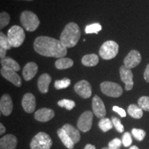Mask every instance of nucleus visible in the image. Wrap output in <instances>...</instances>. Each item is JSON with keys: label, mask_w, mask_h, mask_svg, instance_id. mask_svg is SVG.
Returning <instances> with one entry per match:
<instances>
[{"label": "nucleus", "mask_w": 149, "mask_h": 149, "mask_svg": "<svg viewBox=\"0 0 149 149\" xmlns=\"http://www.w3.org/2000/svg\"><path fill=\"white\" fill-rule=\"evenodd\" d=\"M81 31L79 26L74 22L68 24L60 35V42L65 47L72 48L79 42Z\"/></svg>", "instance_id": "nucleus-2"}, {"label": "nucleus", "mask_w": 149, "mask_h": 149, "mask_svg": "<svg viewBox=\"0 0 149 149\" xmlns=\"http://www.w3.org/2000/svg\"><path fill=\"white\" fill-rule=\"evenodd\" d=\"M38 66L35 62H29L23 70V77L26 81H30L36 75Z\"/></svg>", "instance_id": "nucleus-18"}, {"label": "nucleus", "mask_w": 149, "mask_h": 149, "mask_svg": "<svg viewBox=\"0 0 149 149\" xmlns=\"http://www.w3.org/2000/svg\"><path fill=\"white\" fill-rule=\"evenodd\" d=\"M0 128H1V130H0V134H1V135H2L3 133H5V131H6V128L4 127V126L2 124H0Z\"/></svg>", "instance_id": "nucleus-40"}, {"label": "nucleus", "mask_w": 149, "mask_h": 149, "mask_svg": "<svg viewBox=\"0 0 149 149\" xmlns=\"http://www.w3.org/2000/svg\"><path fill=\"white\" fill-rule=\"evenodd\" d=\"M74 91L82 98L88 99L92 95V88L91 84L86 80H81L74 85Z\"/></svg>", "instance_id": "nucleus-10"}, {"label": "nucleus", "mask_w": 149, "mask_h": 149, "mask_svg": "<svg viewBox=\"0 0 149 149\" xmlns=\"http://www.w3.org/2000/svg\"><path fill=\"white\" fill-rule=\"evenodd\" d=\"M119 45L114 41H107L104 42L100 48V57L104 59H111L115 57L118 53Z\"/></svg>", "instance_id": "nucleus-6"}, {"label": "nucleus", "mask_w": 149, "mask_h": 149, "mask_svg": "<svg viewBox=\"0 0 149 149\" xmlns=\"http://www.w3.org/2000/svg\"><path fill=\"white\" fill-rule=\"evenodd\" d=\"M131 133L135 139L139 141H142L146 136V132L144 130L139 129V128H133L131 130Z\"/></svg>", "instance_id": "nucleus-31"}, {"label": "nucleus", "mask_w": 149, "mask_h": 149, "mask_svg": "<svg viewBox=\"0 0 149 149\" xmlns=\"http://www.w3.org/2000/svg\"><path fill=\"white\" fill-rule=\"evenodd\" d=\"M111 120L113 124V126H115V128H116V130L119 133H123L124 131V127L120 119L116 117H112Z\"/></svg>", "instance_id": "nucleus-34"}, {"label": "nucleus", "mask_w": 149, "mask_h": 149, "mask_svg": "<svg viewBox=\"0 0 149 149\" xmlns=\"http://www.w3.org/2000/svg\"><path fill=\"white\" fill-rule=\"evenodd\" d=\"M84 149H96V148H95V146H93V145L88 144L86 145Z\"/></svg>", "instance_id": "nucleus-41"}, {"label": "nucleus", "mask_w": 149, "mask_h": 149, "mask_svg": "<svg viewBox=\"0 0 149 149\" xmlns=\"http://www.w3.org/2000/svg\"><path fill=\"white\" fill-rule=\"evenodd\" d=\"M6 50L3 49L2 48H0V57L2 59L6 57Z\"/></svg>", "instance_id": "nucleus-39"}, {"label": "nucleus", "mask_w": 149, "mask_h": 149, "mask_svg": "<svg viewBox=\"0 0 149 149\" xmlns=\"http://www.w3.org/2000/svg\"><path fill=\"white\" fill-rule=\"evenodd\" d=\"M70 84V79L68 78H64V79L60 80H56L54 84L55 88L57 90H60V89L66 88Z\"/></svg>", "instance_id": "nucleus-29"}, {"label": "nucleus", "mask_w": 149, "mask_h": 149, "mask_svg": "<svg viewBox=\"0 0 149 149\" xmlns=\"http://www.w3.org/2000/svg\"><path fill=\"white\" fill-rule=\"evenodd\" d=\"M92 107L93 113L98 118H104L107 114L105 106L101 98L97 95H95L92 100Z\"/></svg>", "instance_id": "nucleus-12"}, {"label": "nucleus", "mask_w": 149, "mask_h": 149, "mask_svg": "<svg viewBox=\"0 0 149 149\" xmlns=\"http://www.w3.org/2000/svg\"><path fill=\"white\" fill-rule=\"evenodd\" d=\"M0 48H2L6 51L13 48L12 46L10 45V42H9L8 36H6L2 32L0 33Z\"/></svg>", "instance_id": "nucleus-28"}, {"label": "nucleus", "mask_w": 149, "mask_h": 149, "mask_svg": "<svg viewBox=\"0 0 149 149\" xmlns=\"http://www.w3.org/2000/svg\"><path fill=\"white\" fill-rule=\"evenodd\" d=\"M53 141L49 135L44 132H40L31 140V149H50L51 148Z\"/></svg>", "instance_id": "nucleus-5"}, {"label": "nucleus", "mask_w": 149, "mask_h": 149, "mask_svg": "<svg viewBox=\"0 0 149 149\" xmlns=\"http://www.w3.org/2000/svg\"><path fill=\"white\" fill-rule=\"evenodd\" d=\"M127 111L130 116L135 119H141L143 116V110L135 104H130L128 107Z\"/></svg>", "instance_id": "nucleus-25"}, {"label": "nucleus", "mask_w": 149, "mask_h": 149, "mask_svg": "<svg viewBox=\"0 0 149 149\" xmlns=\"http://www.w3.org/2000/svg\"><path fill=\"white\" fill-rule=\"evenodd\" d=\"M100 88L104 95L111 97H119L123 93L121 86L112 81H104L100 84Z\"/></svg>", "instance_id": "nucleus-7"}, {"label": "nucleus", "mask_w": 149, "mask_h": 149, "mask_svg": "<svg viewBox=\"0 0 149 149\" xmlns=\"http://www.w3.org/2000/svg\"><path fill=\"white\" fill-rule=\"evenodd\" d=\"M138 106L141 109L146 111H149V97L142 96L138 100Z\"/></svg>", "instance_id": "nucleus-32"}, {"label": "nucleus", "mask_w": 149, "mask_h": 149, "mask_svg": "<svg viewBox=\"0 0 149 149\" xmlns=\"http://www.w3.org/2000/svg\"><path fill=\"white\" fill-rule=\"evenodd\" d=\"M93 113L90 111L83 113L77 121V127L81 131L86 133L91 130L93 124Z\"/></svg>", "instance_id": "nucleus-8"}, {"label": "nucleus", "mask_w": 149, "mask_h": 149, "mask_svg": "<svg viewBox=\"0 0 149 149\" xmlns=\"http://www.w3.org/2000/svg\"><path fill=\"white\" fill-rule=\"evenodd\" d=\"M1 74L5 79H6L12 84H13L16 86L20 87L22 86L21 77L15 70H7L1 68Z\"/></svg>", "instance_id": "nucleus-16"}, {"label": "nucleus", "mask_w": 149, "mask_h": 149, "mask_svg": "<svg viewBox=\"0 0 149 149\" xmlns=\"http://www.w3.org/2000/svg\"><path fill=\"white\" fill-rule=\"evenodd\" d=\"M22 105L24 111L28 113H32L34 112L36 107V100L35 96L32 93H26L23 97Z\"/></svg>", "instance_id": "nucleus-14"}, {"label": "nucleus", "mask_w": 149, "mask_h": 149, "mask_svg": "<svg viewBox=\"0 0 149 149\" xmlns=\"http://www.w3.org/2000/svg\"><path fill=\"white\" fill-rule=\"evenodd\" d=\"M57 104L60 107L65 108V109L68 110V111H70V110L74 109V107H75V102L71 100H66V99L59 100L57 102Z\"/></svg>", "instance_id": "nucleus-30"}, {"label": "nucleus", "mask_w": 149, "mask_h": 149, "mask_svg": "<svg viewBox=\"0 0 149 149\" xmlns=\"http://www.w3.org/2000/svg\"><path fill=\"white\" fill-rule=\"evenodd\" d=\"M17 145V139L15 136L8 134L3 136L0 139L1 149H15Z\"/></svg>", "instance_id": "nucleus-17"}, {"label": "nucleus", "mask_w": 149, "mask_h": 149, "mask_svg": "<svg viewBox=\"0 0 149 149\" xmlns=\"http://www.w3.org/2000/svg\"><path fill=\"white\" fill-rule=\"evenodd\" d=\"M141 61V56L140 53L137 50H132L124 58V66L131 69L138 66Z\"/></svg>", "instance_id": "nucleus-11"}, {"label": "nucleus", "mask_w": 149, "mask_h": 149, "mask_svg": "<svg viewBox=\"0 0 149 149\" xmlns=\"http://www.w3.org/2000/svg\"><path fill=\"white\" fill-rule=\"evenodd\" d=\"M1 64L2 68H4V69L15 70L16 72L20 70L19 64L11 57H7L1 59Z\"/></svg>", "instance_id": "nucleus-20"}, {"label": "nucleus", "mask_w": 149, "mask_h": 149, "mask_svg": "<svg viewBox=\"0 0 149 149\" xmlns=\"http://www.w3.org/2000/svg\"><path fill=\"white\" fill-rule=\"evenodd\" d=\"M24 1H33V0H24Z\"/></svg>", "instance_id": "nucleus-44"}, {"label": "nucleus", "mask_w": 149, "mask_h": 149, "mask_svg": "<svg viewBox=\"0 0 149 149\" xmlns=\"http://www.w3.org/2000/svg\"><path fill=\"white\" fill-rule=\"evenodd\" d=\"M122 141L119 138H115L109 143V149H120Z\"/></svg>", "instance_id": "nucleus-36"}, {"label": "nucleus", "mask_w": 149, "mask_h": 149, "mask_svg": "<svg viewBox=\"0 0 149 149\" xmlns=\"http://www.w3.org/2000/svg\"><path fill=\"white\" fill-rule=\"evenodd\" d=\"M10 22V15L6 12H1L0 14V29H3Z\"/></svg>", "instance_id": "nucleus-33"}, {"label": "nucleus", "mask_w": 149, "mask_h": 149, "mask_svg": "<svg viewBox=\"0 0 149 149\" xmlns=\"http://www.w3.org/2000/svg\"><path fill=\"white\" fill-rule=\"evenodd\" d=\"M55 117V112L51 109L43 108L35 112V119L39 122H46L50 121Z\"/></svg>", "instance_id": "nucleus-15"}, {"label": "nucleus", "mask_w": 149, "mask_h": 149, "mask_svg": "<svg viewBox=\"0 0 149 149\" xmlns=\"http://www.w3.org/2000/svg\"><path fill=\"white\" fill-rule=\"evenodd\" d=\"M34 49L37 53L45 57L61 58L67 54V48L60 40L47 36L37 37L34 42Z\"/></svg>", "instance_id": "nucleus-1"}, {"label": "nucleus", "mask_w": 149, "mask_h": 149, "mask_svg": "<svg viewBox=\"0 0 149 149\" xmlns=\"http://www.w3.org/2000/svg\"><path fill=\"white\" fill-rule=\"evenodd\" d=\"M98 126L102 131L106 133V132L109 131V130L112 129L113 127V124L112 122V120L109 118H102L100 122L98 123Z\"/></svg>", "instance_id": "nucleus-26"}, {"label": "nucleus", "mask_w": 149, "mask_h": 149, "mask_svg": "<svg viewBox=\"0 0 149 149\" xmlns=\"http://www.w3.org/2000/svg\"><path fill=\"white\" fill-rule=\"evenodd\" d=\"M122 144H124V146L125 147H128L131 145L133 140H132V137L130 133H128V132H126V133H124V134L122 136Z\"/></svg>", "instance_id": "nucleus-35"}, {"label": "nucleus", "mask_w": 149, "mask_h": 149, "mask_svg": "<svg viewBox=\"0 0 149 149\" xmlns=\"http://www.w3.org/2000/svg\"><path fill=\"white\" fill-rule=\"evenodd\" d=\"M113 111L116 112L117 113H118V114L121 116V117H125L126 116V113L125 110L123 109L122 108H120L119 107H117V106H115V107H113Z\"/></svg>", "instance_id": "nucleus-37"}, {"label": "nucleus", "mask_w": 149, "mask_h": 149, "mask_svg": "<svg viewBox=\"0 0 149 149\" xmlns=\"http://www.w3.org/2000/svg\"><path fill=\"white\" fill-rule=\"evenodd\" d=\"M62 128H64V130L66 132L68 135L70 137V139L73 141L74 144L79 142L81 137H80L79 131L77 128H75L74 126H72L69 124H64Z\"/></svg>", "instance_id": "nucleus-21"}, {"label": "nucleus", "mask_w": 149, "mask_h": 149, "mask_svg": "<svg viewBox=\"0 0 149 149\" xmlns=\"http://www.w3.org/2000/svg\"><path fill=\"white\" fill-rule=\"evenodd\" d=\"M57 135H58L59 137L60 138L61 141L64 144L65 146L68 149H72L74 147V142L70 139V137L68 135L66 132L64 130V128H61L57 130Z\"/></svg>", "instance_id": "nucleus-22"}, {"label": "nucleus", "mask_w": 149, "mask_h": 149, "mask_svg": "<svg viewBox=\"0 0 149 149\" xmlns=\"http://www.w3.org/2000/svg\"><path fill=\"white\" fill-rule=\"evenodd\" d=\"M8 38L12 47L17 48L23 44L25 40V32L22 27L13 26L8 30Z\"/></svg>", "instance_id": "nucleus-4"}, {"label": "nucleus", "mask_w": 149, "mask_h": 149, "mask_svg": "<svg viewBox=\"0 0 149 149\" xmlns=\"http://www.w3.org/2000/svg\"><path fill=\"white\" fill-rule=\"evenodd\" d=\"M120 74L122 81L125 84L126 91H131L133 88V74L130 68L123 65L120 68Z\"/></svg>", "instance_id": "nucleus-9"}, {"label": "nucleus", "mask_w": 149, "mask_h": 149, "mask_svg": "<svg viewBox=\"0 0 149 149\" xmlns=\"http://www.w3.org/2000/svg\"><path fill=\"white\" fill-rule=\"evenodd\" d=\"M13 109L12 99L8 94H4L1 96L0 100V110L1 114L5 116H8L11 114Z\"/></svg>", "instance_id": "nucleus-13"}, {"label": "nucleus", "mask_w": 149, "mask_h": 149, "mask_svg": "<svg viewBox=\"0 0 149 149\" xmlns=\"http://www.w3.org/2000/svg\"><path fill=\"white\" fill-rule=\"evenodd\" d=\"M51 77L47 73L43 74L39 77L37 86L41 93H47L48 92V87L51 82Z\"/></svg>", "instance_id": "nucleus-19"}, {"label": "nucleus", "mask_w": 149, "mask_h": 149, "mask_svg": "<svg viewBox=\"0 0 149 149\" xmlns=\"http://www.w3.org/2000/svg\"><path fill=\"white\" fill-rule=\"evenodd\" d=\"M102 149H109V147H104V148Z\"/></svg>", "instance_id": "nucleus-43"}, {"label": "nucleus", "mask_w": 149, "mask_h": 149, "mask_svg": "<svg viewBox=\"0 0 149 149\" xmlns=\"http://www.w3.org/2000/svg\"><path fill=\"white\" fill-rule=\"evenodd\" d=\"M73 61L70 58H66V57H61L57 59L55 61V66L57 69L64 70L69 68L73 66Z\"/></svg>", "instance_id": "nucleus-24"}, {"label": "nucleus", "mask_w": 149, "mask_h": 149, "mask_svg": "<svg viewBox=\"0 0 149 149\" xmlns=\"http://www.w3.org/2000/svg\"><path fill=\"white\" fill-rule=\"evenodd\" d=\"M99 57L96 54H88L84 56L81 59V63L86 66H95L98 64Z\"/></svg>", "instance_id": "nucleus-23"}, {"label": "nucleus", "mask_w": 149, "mask_h": 149, "mask_svg": "<svg viewBox=\"0 0 149 149\" xmlns=\"http://www.w3.org/2000/svg\"><path fill=\"white\" fill-rule=\"evenodd\" d=\"M20 22L23 27L29 32H33L40 25V19L34 13L25 10L20 15Z\"/></svg>", "instance_id": "nucleus-3"}, {"label": "nucleus", "mask_w": 149, "mask_h": 149, "mask_svg": "<svg viewBox=\"0 0 149 149\" xmlns=\"http://www.w3.org/2000/svg\"><path fill=\"white\" fill-rule=\"evenodd\" d=\"M129 149H139L137 146H132L130 147Z\"/></svg>", "instance_id": "nucleus-42"}, {"label": "nucleus", "mask_w": 149, "mask_h": 149, "mask_svg": "<svg viewBox=\"0 0 149 149\" xmlns=\"http://www.w3.org/2000/svg\"><path fill=\"white\" fill-rule=\"evenodd\" d=\"M102 30V26L99 23H94L89 24L85 28V33L86 34H91V33H97Z\"/></svg>", "instance_id": "nucleus-27"}, {"label": "nucleus", "mask_w": 149, "mask_h": 149, "mask_svg": "<svg viewBox=\"0 0 149 149\" xmlns=\"http://www.w3.org/2000/svg\"><path fill=\"white\" fill-rule=\"evenodd\" d=\"M144 77L146 82H149V64L147 65L144 73Z\"/></svg>", "instance_id": "nucleus-38"}]
</instances>
